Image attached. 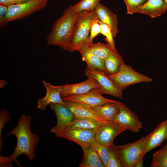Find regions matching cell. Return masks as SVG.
Returning a JSON list of instances; mask_svg holds the SVG:
<instances>
[{
  "label": "cell",
  "instance_id": "cell-1",
  "mask_svg": "<svg viewBox=\"0 0 167 167\" xmlns=\"http://www.w3.org/2000/svg\"><path fill=\"white\" fill-rule=\"evenodd\" d=\"M32 118L30 115L22 114L18 121L17 125L5 137L14 135L17 139V145L13 153L9 156H0V167H12L15 162L19 166L16 159L21 155H24L29 161L36 157L35 150L40 142L39 136L32 131L31 125Z\"/></svg>",
  "mask_w": 167,
  "mask_h": 167
},
{
  "label": "cell",
  "instance_id": "cell-2",
  "mask_svg": "<svg viewBox=\"0 0 167 167\" xmlns=\"http://www.w3.org/2000/svg\"><path fill=\"white\" fill-rule=\"evenodd\" d=\"M78 14L73 10L72 5L66 9L62 15L54 23L46 37L48 45L57 46L69 51Z\"/></svg>",
  "mask_w": 167,
  "mask_h": 167
},
{
  "label": "cell",
  "instance_id": "cell-3",
  "mask_svg": "<svg viewBox=\"0 0 167 167\" xmlns=\"http://www.w3.org/2000/svg\"><path fill=\"white\" fill-rule=\"evenodd\" d=\"M148 135L135 141L121 145L113 144L112 147L123 167H135L143 159Z\"/></svg>",
  "mask_w": 167,
  "mask_h": 167
},
{
  "label": "cell",
  "instance_id": "cell-4",
  "mask_svg": "<svg viewBox=\"0 0 167 167\" xmlns=\"http://www.w3.org/2000/svg\"><path fill=\"white\" fill-rule=\"evenodd\" d=\"M99 19L95 10L78 14L69 51H78L83 46L87 45L92 22Z\"/></svg>",
  "mask_w": 167,
  "mask_h": 167
},
{
  "label": "cell",
  "instance_id": "cell-5",
  "mask_svg": "<svg viewBox=\"0 0 167 167\" xmlns=\"http://www.w3.org/2000/svg\"><path fill=\"white\" fill-rule=\"evenodd\" d=\"M49 0H31L20 4L9 6L4 17L0 20V27L9 22L19 20L44 8Z\"/></svg>",
  "mask_w": 167,
  "mask_h": 167
},
{
  "label": "cell",
  "instance_id": "cell-6",
  "mask_svg": "<svg viewBox=\"0 0 167 167\" xmlns=\"http://www.w3.org/2000/svg\"><path fill=\"white\" fill-rule=\"evenodd\" d=\"M107 75L117 88L122 91L131 85L140 83H150L153 80L151 78L136 71L124 62L120 65L117 72Z\"/></svg>",
  "mask_w": 167,
  "mask_h": 167
},
{
  "label": "cell",
  "instance_id": "cell-7",
  "mask_svg": "<svg viewBox=\"0 0 167 167\" xmlns=\"http://www.w3.org/2000/svg\"><path fill=\"white\" fill-rule=\"evenodd\" d=\"M119 111L112 122L117 123L126 130L138 133L142 129L143 125L138 116L124 103L118 101Z\"/></svg>",
  "mask_w": 167,
  "mask_h": 167
},
{
  "label": "cell",
  "instance_id": "cell-8",
  "mask_svg": "<svg viewBox=\"0 0 167 167\" xmlns=\"http://www.w3.org/2000/svg\"><path fill=\"white\" fill-rule=\"evenodd\" d=\"M84 73L87 77L94 78L101 87L102 94H107L122 99L123 91L119 89L104 72L96 69L87 67Z\"/></svg>",
  "mask_w": 167,
  "mask_h": 167
},
{
  "label": "cell",
  "instance_id": "cell-9",
  "mask_svg": "<svg viewBox=\"0 0 167 167\" xmlns=\"http://www.w3.org/2000/svg\"><path fill=\"white\" fill-rule=\"evenodd\" d=\"M126 130L119 124L109 121L96 130L94 140L106 147H112L115 137Z\"/></svg>",
  "mask_w": 167,
  "mask_h": 167
},
{
  "label": "cell",
  "instance_id": "cell-10",
  "mask_svg": "<svg viewBox=\"0 0 167 167\" xmlns=\"http://www.w3.org/2000/svg\"><path fill=\"white\" fill-rule=\"evenodd\" d=\"M101 90L100 89H95L84 94L71 95L62 98L64 101L76 102L91 107L102 105L108 102H116V100L108 99L103 96Z\"/></svg>",
  "mask_w": 167,
  "mask_h": 167
},
{
  "label": "cell",
  "instance_id": "cell-11",
  "mask_svg": "<svg viewBox=\"0 0 167 167\" xmlns=\"http://www.w3.org/2000/svg\"><path fill=\"white\" fill-rule=\"evenodd\" d=\"M95 131L79 128L65 129L59 132L56 136L74 142L82 148L89 145L94 139Z\"/></svg>",
  "mask_w": 167,
  "mask_h": 167
},
{
  "label": "cell",
  "instance_id": "cell-12",
  "mask_svg": "<svg viewBox=\"0 0 167 167\" xmlns=\"http://www.w3.org/2000/svg\"><path fill=\"white\" fill-rule=\"evenodd\" d=\"M61 86L62 98L71 95L84 94L95 89H101L98 82L94 78L90 77H87L86 80L79 83L67 84Z\"/></svg>",
  "mask_w": 167,
  "mask_h": 167
},
{
  "label": "cell",
  "instance_id": "cell-13",
  "mask_svg": "<svg viewBox=\"0 0 167 167\" xmlns=\"http://www.w3.org/2000/svg\"><path fill=\"white\" fill-rule=\"evenodd\" d=\"M49 105L54 111L57 118V124L53 126L50 132L56 135L63 130L75 117L72 112L64 105L50 103Z\"/></svg>",
  "mask_w": 167,
  "mask_h": 167
},
{
  "label": "cell",
  "instance_id": "cell-14",
  "mask_svg": "<svg viewBox=\"0 0 167 167\" xmlns=\"http://www.w3.org/2000/svg\"><path fill=\"white\" fill-rule=\"evenodd\" d=\"M42 82L46 89V93L44 97L37 100V107L38 109L45 111L47 106L50 103L65 104V101L61 96V85L54 86L44 80Z\"/></svg>",
  "mask_w": 167,
  "mask_h": 167
},
{
  "label": "cell",
  "instance_id": "cell-15",
  "mask_svg": "<svg viewBox=\"0 0 167 167\" xmlns=\"http://www.w3.org/2000/svg\"><path fill=\"white\" fill-rule=\"evenodd\" d=\"M64 101L65 104L63 105L70 109L75 117L92 118L103 123L110 121L102 118L90 107L73 101Z\"/></svg>",
  "mask_w": 167,
  "mask_h": 167
},
{
  "label": "cell",
  "instance_id": "cell-16",
  "mask_svg": "<svg viewBox=\"0 0 167 167\" xmlns=\"http://www.w3.org/2000/svg\"><path fill=\"white\" fill-rule=\"evenodd\" d=\"M167 10V5L164 0H147L136 9L134 13L146 14L152 18L161 16Z\"/></svg>",
  "mask_w": 167,
  "mask_h": 167
},
{
  "label": "cell",
  "instance_id": "cell-17",
  "mask_svg": "<svg viewBox=\"0 0 167 167\" xmlns=\"http://www.w3.org/2000/svg\"><path fill=\"white\" fill-rule=\"evenodd\" d=\"M166 139L167 120L162 122L148 135L145 154L161 145Z\"/></svg>",
  "mask_w": 167,
  "mask_h": 167
},
{
  "label": "cell",
  "instance_id": "cell-18",
  "mask_svg": "<svg viewBox=\"0 0 167 167\" xmlns=\"http://www.w3.org/2000/svg\"><path fill=\"white\" fill-rule=\"evenodd\" d=\"M95 11L100 20L110 27L113 37H115L119 31L116 15L106 6L100 3L96 7Z\"/></svg>",
  "mask_w": 167,
  "mask_h": 167
},
{
  "label": "cell",
  "instance_id": "cell-19",
  "mask_svg": "<svg viewBox=\"0 0 167 167\" xmlns=\"http://www.w3.org/2000/svg\"><path fill=\"white\" fill-rule=\"evenodd\" d=\"M78 51L81 54L82 60L86 63L87 67L97 69L108 75L104 60L92 54L87 45L82 46Z\"/></svg>",
  "mask_w": 167,
  "mask_h": 167
},
{
  "label": "cell",
  "instance_id": "cell-20",
  "mask_svg": "<svg viewBox=\"0 0 167 167\" xmlns=\"http://www.w3.org/2000/svg\"><path fill=\"white\" fill-rule=\"evenodd\" d=\"M83 157L80 167H105L98 154L90 145L82 148Z\"/></svg>",
  "mask_w": 167,
  "mask_h": 167
},
{
  "label": "cell",
  "instance_id": "cell-21",
  "mask_svg": "<svg viewBox=\"0 0 167 167\" xmlns=\"http://www.w3.org/2000/svg\"><path fill=\"white\" fill-rule=\"evenodd\" d=\"M104 124L92 118L75 117L63 130L72 128L96 130Z\"/></svg>",
  "mask_w": 167,
  "mask_h": 167
},
{
  "label": "cell",
  "instance_id": "cell-22",
  "mask_svg": "<svg viewBox=\"0 0 167 167\" xmlns=\"http://www.w3.org/2000/svg\"><path fill=\"white\" fill-rule=\"evenodd\" d=\"M104 61L108 75L117 72L120 65L124 62L123 58L117 50H113L110 48L109 54Z\"/></svg>",
  "mask_w": 167,
  "mask_h": 167
},
{
  "label": "cell",
  "instance_id": "cell-23",
  "mask_svg": "<svg viewBox=\"0 0 167 167\" xmlns=\"http://www.w3.org/2000/svg\"><path fill=\"white\" fill-rule=\"evenodd\" d=\"M104 119L112 121L119 111V106L116 102H108L102 105L91 107Z\"/></svg>",
  "mask_w": 167,
  "mask_h": 167
},
{
  "label": "cell",
  "instance_id": "cell-24",
  "mask_svg": "<svg viewBox=\"0 0 167 167\" xmlns=\"http://www.w3.org/2000/svg\"><path fill=\"white\" fill-rule=\"evenodd\" d=\"M100 0H81L72 6L74 11L77 14L85 12L91 11L95 9L100 3Z\"/></svg>",
  "mask_w": 167,
  "mask_h": 167
},
{
  "label": "cell",
  "instance_id": "cell-25",
  "mask_svg": "<svg viewBox=\"0 0 167 167\" xmlns=\"http://www.w3.org/2000/svg\"><path fill=\"white\" fill-rule=\"evenodd\" d=\"M89 145L96 151L104 166L107 167L109 158V147L100 144L94 139Z\"/></svg>",
  "mask_w": 167,
  "mask_h": 167
},
{
  "label": "cell",
  "instance_id": "cell-26",
  "mask_svg": "<svg viewBox=\"0 0 167 167\" xmlns=\"http://www.w3.org/2000/svg\"><path fill=\"white\" fill-rule=\"evenodd\" d=\"M87 45L92 54L103 60L110 50V48L108 45L100 42L92 43Z\"/></svg>",
  "mask_w": 167,
  "mask_h": 167
},
{
  "label": "cell",
  "instance_id": "cell-27",
  "mask_svg": "<svg viewBox=\"0 0 167 167\" xmlns=\"http://www.w3.org/2000/svg\"><path fill=\"white\" fill-rule=\"evenodd\" d=\"M151 167H167V152L160 149L153 154Z\"/></svg>",
  "mask_w": 167,
  "mask_h": 167
},
{
  "label": "cell",
  "instance_id": "cell-28",
  "mask_svg": "<svg viewBox=\"0 0 167 167\" xmlns=\"http://www.w3.org/2000/svg\"><path fill=\"white\" fill-rule=\"evenodd\" d=\"M98 21L101 27V34L106 37V44L113 49L116 50L114 37L111 28L108 25L102 22L100 20Z\"/></svg>",
  "mask_w": 167,
  "mask_h": 167
},
{
  "label": "cell",
  "instance_id": "cell-29",
  "mask_svg": "<svg viewBox=\"0 0 167 167\" xmlns=\"http://www.w3.org/2000/svg\"><path fill=\"white\" fill-rule=\"evenodd\" d=\"M11 120V116L9 112L5 109L0 110V151H2L3 140L1 135L4 127L6 124H8Z\"/></svg>",
  "mask_w": 167,
  "mask_h": 167
},
{
  "label": "cell",
  "instance_id": "cell-30",
  "mask_svg": "<svg viewBox=\"0 0 167 167\" xmlns=\"http://www.w3.org/2000/svg\"><path fill=\"white\" fill-rule=\"evenodd\" d=\"M126 7L127 13L133 15L134 10L144 3L147 0H123Z\"/></svg>",
  "mask_w": 167,
  "mask_h": 167
},
{
  "label": "cell",
  "instance_id": "cell-31",
  "mask_svg": "<svg viewBox=\"0 0 167 167\" xmlns=\"http://www.w3.org/2000/svg\"><path fill=\"white\" fill-rule=\"evenodd\" d=\"M99 20L94 21L92 24L87 45L92 44L94 38L99 34H101V28L98 21Z\"/></svg>",
  "mask_w": 167,
  "mask_h": 167
},
{
  "label": "cell",
  "instance_id": "cell-32",
  "mask_svg": "<svg viewBox=\"0 0 167 167\" xmlns=\"http://www.w3.org/2000/svg\"><path fill=\"white\" fill-rule=\"evenodd\" d=\"M109 158L107 167H123L119 159L112 147H109Z\"/></svg>",
  "mask_w": 167,
  "mask_h": 167
},
{
  "label": "cell",
  "instance_id": "cell-33",
  "mask_svg": "<svg viewBox=\"0 0 167 167\" xmlns=\"http://www.w3.org/2000/svg\"><path fill=\"white\" fill-rule=\"evenodd\" d=\"M30 0H0V4L9 6L24 3Z\"/></svg>",
  "mask_w": 167,
  "mask_h": 167
},
{
  "label": "cell",
  "instance_id": "cell-34",
  "mask_svg": "<svg viewBox=\"0 0 167 167\" xmlns=\"http://www.w3.org/2000/svg\"><path fill=\"white\" fill-rule=\"evenodd\" d=\"M9 6H8L0 4V20H2L5 15Z\"/></svg>",
  "mask_w": 167,
  "mask_h": 167
},
{
  "label": "cell",
  "instance_id": "cell-35",
  "mask_svg": "<svg viewBox=\"0 0 167 167\" xmlns=\"http://www.w3.org/2000/svg\"><path fill=\"white\" fill-rule=\"evenodd\" d=\"M7 84L6 81L3 79H0V88H5Z\"/></svg>",
  "mask_w": 167,
  "mask_h": 167
},
{
  "label": "cell",
  "instance_id": "cell-36",
  "mask_svg": "<svg viewBox=\"0 0 167 167\" xmlns=\"http://www.w3.org/2000/svg\"><path fill=\"white\" fill-rule=\"evenodd\" d=\"M144 167L143 161V159L139 161L135 165V167Z\"/></svg>",
  "mask_w": 167,
  "mask_h": 167
},
{
  "label": "cell",
  "instance_id": "cell-37",
  "mask_svg": "<svg viewBox=\"0 0 167 167\" xmlns=\"http://www.w3.org/2000/svg\"><path fill=\"white\" fill-rule=\"evenodd\" d=\"M161 149L162 151L167 152V143Z\"/></svg>",
  "mask_w": 167,
  "mask_h": 167
},
{
  "label": "cell",
  "instance_id": "cell-38",
  "mask_svg": "<svg viewBox=\"0 0 167 167\" xmlns=\"http://www.w3.org/2000/svg\"><path fill=\"white\" fill-rule=\"evenodd\" d=\"M164 0L167 5V0Z\"/></svg>",
  "mask_w": 167,
  "mask_h": 167
},
{
  "label": "cell",
  "instance_id": "cell-39",
  "mask_svg": "<svg viewBox=\"0 0 167 167\" xmlns=\"http://www.w3.org/2000/svg\"></svg>",
  "mask_w": 167,
  "mask_h": 167
}]
</instances>
